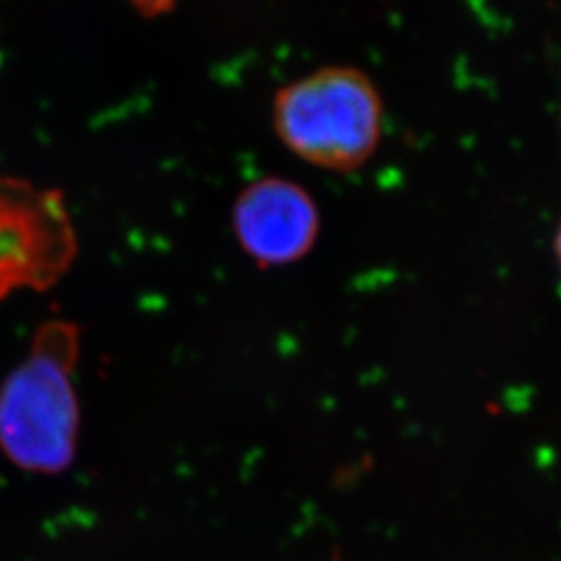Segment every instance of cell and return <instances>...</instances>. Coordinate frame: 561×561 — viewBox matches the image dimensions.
Here are the masks:
<instances>
[{
	"instance_id": "cell-2",
	"label": "cell",
	"mask_w": 561,
	"mask_h": 561,
	"mask_svg": "<svg viewBox=\"0 0 561 561\" xmlns=\"http://www.w3.org/2000/svg\"><path fill=\"white\" fill-rule=\"evenodd\" d=\"M273 131L301 162L331 173L358 171L382 140L385 104L362 69L322 67L273 99Z\"/></svg>"
},
{
	"instance_id": "cell-3",
	"label": "cell",
	"mask_w": 561,
	"mask_h": 561,
	"mask_svg": "<svg viewBox=\"0 0 561 561\" xmlns=\"http://www.w3.org/2000/svg\"><path fill=\"white\" fill-rule=\"evenodd\" d=\"M76 254V227L59 190L0 175V301L53 287Z\"/></svg>"
},
{
	"instance_id": "cell-6",
	"label": "cell",
	"mask_w": 561,
	"mask_h": 561,
	"mask_svg": "<svg viewBox=\"0 0 561 561\" xmlns=\"http://www.w3.org/2000/svg\"><path fill=\"white\" fill-rule=\"evenodd\" d=\"M558 254H560V261H561V231H560V236H558Z\"/></svg>"
},
{
	"instance_id": "cell-4",
	"label": "cell",
	"mask_w": 561,
	"mask_h": 561,
	"mask_svg": "<svg viewBox=\"0 0 561 561\" xmlns=\"http://www.w3.org/2000/svg\"><path fill=\"white\" fill-rule=\"evenodd\" d=\"M241 250L264 266L304 259L319 240L321 210L300 183L264 178L243 187L233 204Z\"/></svg>"
},
{
	"instance_id": "cell-1",
	"label": "cell",
	"mask_w": 561,
	"mask_h": 561,
	"mask_svg": "<svg viewBox=\"0 0 561 561\" xmlns=\"http://www.w3.org/2000/svg\"><path fill=\"white\" fill-rule=\"evenodd\" d=\"M78 354L80 333L71 322H44L25 360L0 387V451L21 470L59 474L76 458Z\"/></svg>"
},
{
	"instance_id": "cell-5",
	"label": "cell",
	"mask_w": 561,
	"mask_h": 561,
	"mask_svg": "<svg viewBox=\"0 0 561 561\" xmlns=\"http://www.w3.org/2000/svg\"><path fill=\"white\" fill-rule=\"evenodd\" d=\"M127 2L146 18H161L171 13L181 0H127Z\"/></svg>"
}]
</instances>
